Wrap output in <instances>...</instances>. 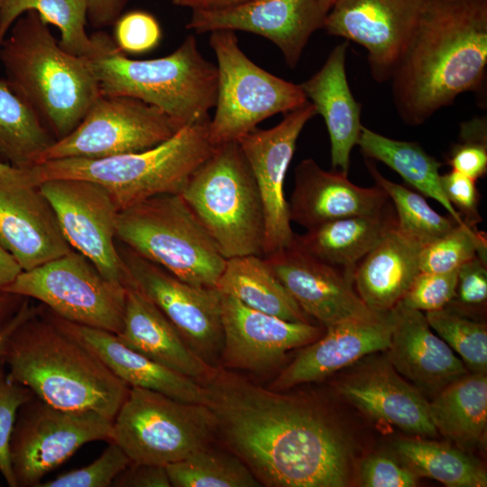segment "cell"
Segmentation results:
<instances>
[{
    "label": "cell",
    "mask_w": 487,
    "mask_h": 487,
    "mask_svg": "<svg viewBox=\"0 0 487 487\" xmlns=\"http://www.w3.org/2000/svg\"><path fill=\"white\" fill-rule=\"evenodd\" d=\"M486 70L487 0H427L391 78L397 113L420 125L482 89Z\"/></svg>",
    "instance_id": "2"
},
{
    "label": "cell",
    "mask_w": 487,
    "mask_h": 487,
    "mask_svg": "<svg viewBox=\"0 0 487 487\" xmlns=\"http://www.w3.org/2000/svg\"><path fill=\"white\" fill-rule=\"evenodd\" d=\"M349 41L336 45L321 69L300 85L308 101L327 128L332 170L348 175L350 155L362 129V105L351 91L346 76Z\"/></svg>",
    "instance_id": "26"
},
{
    "label": "cell",
    "mask_w": 487,
    "mask_h": 487,
    "mask_svg": "<svg viewBox=\"0 0 487 487\" xmlns=\"http://www.w3.org/2000/svg\"><path fill=\"white\" fill-rule=\"evenodd\" d=\"M3 292L38 300L59 317L77 325L116 335L123 328L126 288L106 278L74 249L23 271Z\"/></svg>",
    "instance_id": "11"
},
{
    "label": "cell",
    "mask_w": 487,
    "mask_h": 487,
    "mask_svg": "<svg viewBox=\"0 0 487 487\" xmlns=\"http://www.w3.org/2000/svg\"><path fill=\"white\" fill-rule=\"evenodd\" d=\"M38 186L51 204L72 249L90 260L111 281L125 288L133 286L115 245L119 209L107 190L97 183L77 179H50Z\"/></svg>",
    "instance_id": "14"
},
{
    "label": "cell",
    "mask_w": 487,
    "mask_h": 487,
    "mask_svg": "<svg viewBox=\"0 0 487 487\" xmlns=\"http://www.w3.org/2000/svg\"><path fill=\"white\" fill-rule=\"evenodd\" d=\"M55 141L29 103L0 78V161L30 168Z\"/></svg>",
    "instance_id": "34"
},
{
    "label": "cell",
    "mask_w": 487,
    "mask_h": 487,
    "mask_svg": "<svg viewBox=\"0 0 487 487\" xmlns=\"http://www.w3.org/2000/svg\"><path fill=\"white\" fill-rule=\"evenodd\" d=\"M41 306H35L30 302L29 298H23L15 313L7 319L0 327V363H3L6 345L14 330L27 318L37 314Z\"/></svg>",
    "instance_id": "51"
},
{
    "label": "cell",
    "mask_w": 487,
    "mask_h": 487,
    "mask_svg": "<svg viewBox=\"0 0 487 487\" xmlns=\"http://www.w3.org/2000/svg\"><path fill=\"white\" fill-rule=\"evenodd\" d=\"M10 379L55 408L113 421L130 387L41 305L9 337L2 360Z\"/></svg>",
    "instance_id": "3"
},
{
    "label": "cell",
    "mask_w": 487,
    "mask_h": 487,
    "mask_svg": "<svg viewBox=\"0 0 487 487\" xmlns=\"http://www.w3.org/2000/svg\"><path fill=\"white\" fill-rule=\"evenodd\" d=\"M118 250L133 285L162 312L197 354L216 366L223 345L220 292L186 282L128 247Z\"/></svg>",
    "instance_id": "15"
},
{
    "label": "cell",
    "mask_w": 487,
    "mask_h": 487,
    "mask_svg": "<svg viewBox=\"0 0 487 487\" xmlns=\"http://www.w3.org/2000/svg\"><path fill=\"white\" fill-rule=\"evenodd\" d=\"M216 434L260 483L342 487L349 455L338 428L309 401L267 390L216 366L198 381Z\"/></svg>",
    "instance_id": "1"
},
{
    "label": "cell",
    "mask_w": 487,
    "mask_h": 487,
    "mask_svg": "<svg viewBox=\"0 0 487 487\" xmlns=\"http://www.w3.org/2000/svg\"><path fill=\"white\" fill-rule=\"evenodd\" d=\"M395 448L404 464L418 476L435 479L448 487H485L483 468L462 450L421 439H402Z\"/></svg>",
    "instance_id": "36"
},
{
    "label": "cell",
    "mask_w": 487,
    "mask_h": 487,
    "mask_svg": "<svg viewBox=\"0 0 487 487\" xmlns=\"http://www.w3.org/2000/svg\"><path fill=\"white\" fill-rule=\"evenodd\" d=\"M26 386L9 378L0 363V473L10 487H16L10 461V441L20 408L33 397Z\"/></svg>",
    "instance_id": "43"
},
{
    "label": "cell",
    "mask_w": 487,
    "mask_h": 487,
    "mask_svg": "<svg viewBox=\"0 0 487 487\" xmlns=\"http://www.w3.org/2000/svg\"><path fill=\"white\" fill-rule=\"evenodd\" d=\"M353 405L371 418L422 436H436L429 402L391 366L379 364L361 372L338 388Z\"/></svg>",
    "instance_id": "27"
},
{
    "label": "cell",
    "mask_w": 487,
    "mask_h": 487,
    "mask_svg": "<svg viewBox=\"0 0 487 487\" xmlns=\"http://www.w3.org/2000/svg\"><path fill=\"white\" fill-rule=\"evenodd\" d=\"M427 0H335L323 25L367 52L372 77L391 80Z\"/></svg>",
    "instance_id": "16"
},
{
    "label": "cell",
    "mask_w": 487,
    "mask_h": 487,
    "mask_svg": "<svg viewBox=\"0 0 487 487\" xmlns=\"http://www.w3.org/2000/svg\"><path fill=\"white\" fill-rule=\"evenodd\" d=\"M87 18L95 27L115 23L127 0H86Z\"/></svg>",
    "instance_id": "50"
},
{
    "label": "cell",
    "mask_w": 487,
    "mask_h": 487,
    "mask_svg": "<svg viewBox=\"0 0 487 487\" xmlns=\"http://www.w3.org/2000/svg\"><path fill=\"white\" fill-rule=\"evenodd\" d=\"M317 115L308 101L285 114L272 128L254 129L238 142L258 186L264 215L263 255L290 245L295 233L290 225L284 180L306 124Z\"/></svg>",
    "instance_id": "17"
},
{
    "label": "cell",
    "mask_w": 487,
    "mask_h": 487,
    "mask_svg": "<svg viewBox=\"0 0 487 487\" xmlns=\"http://www.w3.org/2000/svg\"><path fill=\"white\" fill-rule=\"evenodd\" d=\"M6 80L61 139L100 96L85 58L63 50L37 12L23 14L0 44Z\"/></svg>",
    "instance_id": "4"
},
{
    "label": "cell",
    "mask_w": 487,
    "mask_h": 487,
    "mask_svg": "<svg viewBox=\"0 0 487 487\" xmlns=\"http://www.w3.org/2000/svg\"><path fill=\"white\" fill-rule=\"evenodd\" d=\"M486 251L487 238L483 232L456 225L421 248L419 270L439 273L457 271L476 255L486 256Z\"/></svg>",
    "instance_id": "40"
},
{
    "label": "cell",
    "mask_w": 487,
    "mask_h": 487,
    "mask_svg": "<svg viewBox=\"0 0 487 487\" xmlns=\"http://www.w3.org/2000/svg\"><path fill=\"white\" fill-rule=\"evenodd\" d=\"M4 2H5V0H0V7L2 6Z\"/></svg>",
    "instance_id": "56"
},
{
    "label": "cell",
    "mask_w": 487,
    "mask_h": 487,
    "mask_svg": "<svg viewBox=\"0 0 487 487\" xmlns=\"http://www.w3.org/2000/svg\"><path fill=\"white\" fill-rule=\"evenodd\" d=\"M391 206L378 186L360 187L340 171L322 169L313 159L295 169V184L288 202L290 221L307 230L333 220L381 213Z\"/></svg>",
    "instance_id": "23"
},
{
    "label": "cell",
    "mask_w": 487,
    "mask_h": 487,
    "mask_svg": "<svg viewBox=\"0 0 487 487\" xmlns=\"http://www.w3.org/2000/svg\"><path fill=\"white\" fill-rule=\"evenodd\" d=\"M23 271L14 258L0 244V292Z\"/></svg>",
    "instance_id": "52"
},
{
    "label": "cell",
    "mask_w": 487,
    "mask_h": 487,
    "mask_svg": "<svg viewBox=\"0 0 487 487\" xmlns=\"http://www.w3.org/2000/svg\"><path fill=\"white\" fill-rule=\"evenodd\" d=\"M418 477L405 464L382 455L366 459L361 467V481L365 487H414Z\"/></svg>",
    "instance_id": "47"
},
{
    "label": "cell",
    "mask_w": 487,
    "mask_h": 487,
    "mask_svg": "<svg viewBox=\"0 0 487 487\" xmlns=\"http://www.w3.org/2000/svg\"><path fill=\"white\" fill-rule=\"evenodd\" d=\"M180 195L225 259L263 256L262 202L238 142L216 146Z\"/></svg>",
    "instance_id": "7"
},
{
    "label": "cell",
    "mask_w": 487,
    "mask_h": 487,
    "mask_svg": "<svg viewBox=\"0 0 487 487\" xmlns=\"http://www.w3.org/2000/svg\"><path fill=\"white\" fill-rule=\"evenodd\" d=\"M263 258L301 309L324 327L378 314L356 293L351 272L318 260L294 242Z\"/></svg>",
    "instance_id": "20"
},
{
    "label": "cell",
    "mask_w": 487,
    "mask_h": 487,
    "mask_svg": "<svg viewBox=\"0 0 487 487\" xmlns=\"http://www.w3.org/2000/svg\"><path fill=\"white\" fill-rule=\"evenodd\" d=\"M45 310L54 322L90 348L129 387L143 388L180 401L206 405L204 388L196 380L128 347L116 334L77 325L59 317L46 308Z\"/></svg>",
    "instance_id": "25"
},
{
    "label": "cell",
    "mask_w": 487,
    "mask_h": 487,
    "mask_svg": "<svg viewBox=\"0 0 487 487\" xmlns=\"http://www.w3.org/2000/svg\"><path fill=\"white\" fill-rule=\"evenodd\" d=\"M390 312L389 360L417 387L436 394L467 373L462 360L433 333L424 312L400 302Z\"/></svg>",
    "instance_id": "24"
},
{
    "label": "cell",
    "mask_w": 487,
    "mask_h": 487,
    "mask_svg": "<svg viewBox=\"0 0 487 487\" xmlns=\"http://www.w3.org/2000/svg\"><path fill=\"white\" fill-rule=\"evenodd\" d=\"M440 179L446 198L463 222L471 229L478 230L477 225L482 219L478 211L480 194L477 180L454 170L441 174Z\"/></svg>",
    "instance_id": "46"
},
{
    "label": "cell",
    "mask_w": 487,
    "mask_h": 487,
    "mask_svg": "<svg viewBox=\"0 0 487 487\" xmlns=\"http://www.w3.org/2000/svg\"><path fill=\"white\" fill-rule=\"evenodd\" d=\"M216 289L251 308L288 321L311 323L312 318L301 309L263 256L226 259Z\"/></svg>",
    "instance_id": "31"
},
{
    "label": "cell",
    "mask_w": 487,
    "mask_h": 487,
    "mask_svg": "<svg viewBox=\"0 0 487 487\" xmlns=\"http://www.w3.org/2000/svg\"><path fill=\"white\" fill-rule=\"evenodd\" d=\"M333 0H247L218 10L193 11L187 29L198 33L244 31L273 42L294 69L312 34L323 28Z\"/></svg>",
    "instance_id": "18"
},
{
    "label": "cell",
    "mask_w": 487,
    "mask_h": 487,
    "mask_svg": "<svg viewBox=\"0 0 487 487\" xmlns=\"http://www.w3.org/2000/svg\"><path fill=\"white\" fill-rule=\"evenodd\" d=\"M176 5L189 7L192 11H211L231 7L247 0H171Z\"/></svg>",
    "instance_id": "53"
},
{
    "label": "cell",
    "mask_w": 487,
    "mask_h": 487,
    "mask_svg": "<svg viewBox=\"0 0 487 487\" xmlns=\"http://www.w3.org/2000/svg\"><path fill=\"white\" fill-rule=\"evenodd\" d=\"M174 487H257L262 484L236 455L207 446L166 466Z\"/></svg>",
    "instance_id": "37"
},
{
    "label": "cell",
    "mask_w": 487,
    "mask_h": 487,
    "mask_svg": "<svg viewBox=\"0 0 487 487\" xmlns=\"http://www.w3.org/2000/svg\"><path fill=\"white\" fill-rule=\"evenodd\" d=\"M180 128L167 114L142 100L100 94L78 125L47 148L36 164L142 152L167 141Z\"/></svg>",
    "instance_id": "13"
},
{
    "label": "cell",
    "mask_w": 487,
    "mask_h": 487,
    "mask_svg": "<svg viewBox=\"0 0 487 487\" xmlns=\"http://www.w3.org/2000/svg\"><path fill=\"white\" fill-rule=\"evenodd\" d=\"M324 328L326 332L281 371L271 383V390L280 391L321 381L367 354L387 350L391 334V312Z\"/></svg>",
    "instance_id": "22"
},
{
    "label": "cell",
    "mask_w": 487,
    "mask_h": 487,
    "mask_svg": "<svg viewBox=\"0 0 487 487\" xmlns=\"http://www.w3.org/2000/svg\"><path fill=\"white\" fill-rule=\"evenodd\" d=\"M234 32L216 30L209 37L218 72L216 113L209 122V137L216 146L238 142L268 117L308 102L299 84L252 61L241 50Z\"/></svg>",
    "instance_id": "10"
},
{
    "label": "cell",
    "mask_w": 487,
    "mask_h": 487,
    "mask_svg": "<svg viewBox=\"0 0 487 487\" xmlns=\"http://www.w3.org/2000/svg\"><path fill=\"white\" fill-rule=\"evenodd\" d=\"M116 240L196 286L216 288L226 262L180 194L155 196L119 211Z\"/></svg>",
    "instance_id": "8"
},
{
    "label": "cell",
    "mask_w": 487,
    "mask_h": 487,
    "mask_svg": "<svg viewBox=\"0 0 487 487\" xmlns=\"http://www.w3.org/2000/svg\"><path fill=\"white\" fill-rule=\"evenodd\" d=\"M446 163L475 180L487 172V121L474 117L461 124L459 139L448 153Z\"/></svg>",
    "instance_id": "42"
},
{
    "label": "cell",
    "mask_w": 487,
    "mask_h": 487,
    "mask_svg": "<svg viewBox=\"0 0 487 487\" xmlns=\"http://www.w3.org/2000/svg\"><path fill=\"white\" fill-rule=\"evenodd\" d=\"M396 224V213L391 205L378 214L344 217L302 234H295L293 242L318 260L353 273L357 263Z\"/></svg>",
    "instance_id": "30"
},
{
    "label": "cell",
    "mask_w": 487,
    "mask_h": 487,
    "mask_svg": "<svg viewBox=\"0 0 487 487\" xmlns=\"http://www.w3.org/2000/svg\"><path fill=\"white\" fill-rule=\"evenodd\" d=\"M421 248L396 224L357 263L353 285L370 309L386 313L402 300L420 271Z\"/></svg>",
    "instance_id": "29"
},
{
    "label": "cell",
    "mask_w": 487,
    "mask_h": 487,
    "mask_svg": "<svg viewBox=\"0 0 487 487\" xmlns=\"http://www.w3.org/2000/svg\"><path fill=\"white\" fill-rule=\"evenodd\" d=\"M357 145L365 158L390 167L421 194L437 201L458 225H466L443 190L442 163L418 142L389 138L363 125Z\"/></svg>",
    "instance_id": "33"
},
{
    "label": "cell",
    "mask_w": 487,
    "mask_h": 487,
    "mask_svg": "<svg viewBox=\"0 0 487 487\" xmlns=\"http://www.w3.org/2000/svg\"><path fill=\"white\" fill-rule=\"evenodd\" d=\"M457 274L458 270L445 273L419 271L400 303L422 312L446 308L455 298Z\"/></svg>",
    "instance_id": "44"
},
{
    "label": "cell",
    "mask_w": 487,
    "mask_h": 487,
    "mask_svg": "<svg viewBox=\"0 0 487 487\" xmlns=\"http://www.w3.org/2000/svg\"><path fill=\"white\" fill-rule=\"evenodd\" d=\"M425 315L431 329L462 357L470 370L486 374L487 328L484 323L448 306Z\"/></svg>",
    "instance_id": "39"
},
{
    "label": "cell",
    "mask_w": 487,
    "mask_h": 487,
    "mask_svg": "<svg viewBox=\"0 0 487 487\" xmlns=\"http://www.w3.org/2000/svg\"><path fill=\"white\" fill-rule=\"evenodd\" d=\"M454 299L464 308H478L486 303V256L478 254L459 268Z\"/></svg>",
    "instance_id": "48"
},
{
    "label": "cell",
    "mask_w": 487,
    "mask_h": 487,
    "mask_svg": "<svg viewBox=\"0 0 487 487\" xmlns=\"http://www.w3.org/2000/svg\"><path fill=\"white\" fill-rule=\"evenodd\" d=\"M98 49L85 58L100 94L125 96L152 105L182 127L209 119L217 95V67L200 52L194 35H188L170 54L133 60L104 32L94 34Z\"/></svg>",
    "instance_id": "6"
},
{
    "label": "cell",
    "mask_w": 487,
    "mask_h": 487,
    "mask_svg": "<svg viewBox=\"0 0 487 487\" xmlns=\"http://www.w3.org/2000/svg\"><path fill=\"white\" fill-rule=\"evenodd\" d=\"M210 118L180 128L167 141L137 152L104 158L52 160L24 169L33 185L56 179L99 184L119 211L150 198L180 194L191 176L214 152Z\"/></svg>",
    "instance_id": "5"
},
{
    "label": "cell",
    "mask_w": 487,
    "mask_h": 487,
    "mask_svg": "<svg viewBox=\"0 0 487 487\" xmlns=\"http://www.w3.org/2000/svg\"><path fill=\"white\" fill-rule=\"evenodd\" d=\"M161 40L157 19L148 12L133 10L115 22V43L122 52L142 54L156 48Z\"/></svg>",
    "instance_id": "45"
},
{
    "label": "cell",
    "mask_w": 487,
    "mask_h": 487,
    "mask_svg": "<svg viewBox=\"0 0 487 487\" xmlns=\"http://www.w3.org/2000/svg\"><path fill=\"white\" fill-rule=\"evenodd\" d=\"M23 299V297L15 294L0 292V327L15 313Z\"/></svg>",
    "instance_id": "54"
},
{
    "label": "cell",
    "mask_w": 487,
    "mask_h": 487,
    "mask_svg": "<svg viewBox=\"0 0 487 487\" xmlns=\"http://www.w3.org/2000/svg\"><path fill=\"white\" fill-rule=\"evenodd\" d=\"M28 11L37 12L45 23L60 30L59 44L66 51L87 59L97 51L95 36L86 31V0H5L0 7V44L14 23Z\"/></svg>",
    "instance_id": "35"
},
{
    "label": "cell",
    "mask_w": 487,
    "mask_h": 487,
    "mask_svg": "<svg viewBox=\"0 0 487 487\" xmlns=\"http://www.w3.org/2000/svg\"><path fill=\"white\" fill-rule=\"evenodd\" d=\"M113 421L91 411H69L33 396L19 409L10 441L16 487H39L43 477L84 445L109 442Z\"/></svg>",
    "instance_id": "12"
},
{
    "label": "cell",
    "mask_w": 487,
    "mask_h": 487,
    "mask_svg": "<svg viewBox=\"0 0 487 487\" xmlns=\"http://www.w3.org/2000/svg\"><path fill=\"white\" fill-rule=\"evenodd\" d=\"M215 435L216 419L207 405L130 387L113 420L110 441L132 463L166 466L209 446Z\"/></svg>",
    "instance_id": "9"
},
{
    "label": "cell",
    "mask_w": 487,
    "mask_h": 487,
    "mask_svg": "<svg viewBox=\"0 0 487 487\" xmlns=\"http://www.w3.org/2000/svg\"><path fill=\"white\" fill-rule=\"evenodd\" d=\"M0 244L23 271L72 250L51 204L38 185L25 179H0Z\"/></svg>",
    "instance_id": "21"
},
{
    "label": "cell",
    "mask_w": 487,
    "mask_h": 487,
    "mask_svg": "<svg viewBox=\"0 0 487 487\" xmlns=\"http://www.w3.org/2000/svg\"><path fill=\"white\" fill-rule=\"evenodd\" d=\"M112 486L170 487L171 484L165 466L131 462L115 479Z\"/></svg>",
    "instance_id": "49"
},
{
    "label": "cell",
    "mask_w": 487,
    "mask_h": 487,
    "mask_svg": "<svg viewBox=\"0 0 487 487\" xmlns=\"http://www.w3.org/2000/svg\"><path fill=\"white\" fill-rule=\"evenodd\" d=\"M437 432L463 446L486 440L487 376L464 375L446 385L429 402Z\"/></svg>",
    "instance_id": "32"
},
{
    "label": "cell",
    "mask_w": 487,
    "mask_h": 487,
    "mask_svg": "<svg viewBox=\"0 0 487 487\" xmlns=\"http://www.w3.org/2000/svg\"><path fill=\"white\" fill-rule=\"evenodd\" d=\"M333 1H335V0H333Z\"/></svg>",
    "instance_id": "57"
},
{
    "label": "cell",
    "mask_w": 487,
    "mask_h": 487,
    "mask_svg": "<svg viewBox=\"0 0 487 487\" xmlns=\"http://www.w3.org/2000/svg\"><path fill=\"white\" fill-rule=\"evenodd\" d=\"M220 294L223 367L264 372L279 364L289 351L306 346L323 335L324 326L288 321Z\"/></svg>",
    "instance_id": "19"
},
{
    "label": "cell",
    "mask_w": 487,
    "mask_h": 487,
    "mask_svg": "<svg viewBox=\"0 0 487 487\" xmlns=\"http://www.w3.org/2000/svg\"><path fill=\"white\" fill-rule=\"evenodd\" d=\"M365 165L375 185L392 201L398 227L422 247L458 225L450 216L435 211L421 194L385 178L372 160L365 158Z\"/></svg>",
    "instance_id": "38"
},
{
    "label": "cell",
    "mask_w": 487,
    "mask_h": 487,
    "mask_svg": "<svg viewBox=\"0 0 487 487\" xmlns=\"http://www.w3.org/2000/svg\"><path fill=\"white\" fill-rule=\"evenodd\" d=\"M131 463L125 452L115 442L91 464L41 482L39 487H109Z\"/></svg>",
    "instance_id": "41"
},
{
    "label": "cell",
    "mask_w": 487,
    "mask_h": 487,
    "mask_svg": "<svg viewBox=\"0 0 487 487\" xmlns=\"http://www.w3.org/2000/svg\"><path fill=\"white\" fill-rule=\"evenodd\" d=\"M117 336L134 351L196 381L207 377L216 367L197 354L134 285L126 288L124 324Z\"/></svg>",
    "instance_id": "28"
},
{
    "label": "cell",
    "mask_w": 487,
    "mask_h": 487,
    "mask_svg": "<svg viewBox=\"0 0 487 487\" xmlns=\"http://www.w3.org/2000/svg\"><path fill=\"white\" fill-rule=\"evenodd\" d=\"M23 169H17L0 161V179H24Z\"/></svg>",
    "instance_id": "55"
}]
</instances>
